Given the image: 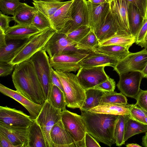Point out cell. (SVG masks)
<instances>
[{"label": "cell", "instance_id": "cell-32", "mask_svg": "<svg viewBox=\"0 0 147 147\" xmlns=\"http://www.w3.org/2000/svg\"><path fill=\"white\" fill-rule=\"evenodd\" d=\"M146 132L147 125L134 120L128 115L125 122L124 135L125 142L129 138L135 135Z\"/></svg>", "mask_w": 147, "mask_h": 147}, {"label": "cell", "instance_id": "cell-35", "mask_svg": "<svg viewBox=\"0 0 147 147\" xmlns=\"http://www.w3.org/2000/svg\"><path fill=\"white\" fill-rule=\"evenodd\" d=\"M100 42L94 32L91 30L82 40L77 43L76 47L79 49L94 51Z\"/></svg>", "mask_w": 147, "mask_h": 147}, {"label": "cell", "instance_id": "cell-15", "mask_svg": "<svg viewBox=\"0 0 147 147\" xmlns=\"http://www.w3.org/2000/svg\"><path fill=\"white\" fill-rule=\"evenodd\" d=\"M88 26L93 32L104 22L110 11L109 2L95 4L87 1Z\"/></svg>", "mask_w": 147, "mask_h": 147}, {"label": "cell", "instance_id": "cell-39", "mask_svg": "<svg viewBox=\"0 0 147 147\" xmlns=\"http://www.w3.org/2000/svg\"><path fill=\"white\" fill-rule=\"evenodd\" d=\"M129 115L134 120L147 125V112L136 104H131Z\"/></svg>", "mask_w": 147, "mask_h": 147}, {"label": "cell", "instance_id": "cell-8", "mask_svg": "<svg viewBox=\"0 0 147 147\" xmlns=\"http://www.w3.org/2000/svg\"><path fill=\"white\" fill-rule=\"evenodd\" d=\"M61 109L54 107L47 100L36 119L42 129L47 147H53L50 133L53 126L61 120Z\"/></svg>", "mask_w": 147, "mask_h": 147}, {"label": "cell", "instance_id": "cell-13", "mask_svg": "<svg viewBox=\"0 0 147 147\" xmlns=\"http://www.w3.org/2000/svg\"><path fill=\"white\" fill-rule=\"evenodd\" d=\"M117 86L120 92L125 96L136 99L140 90L143 78L141 72L131 71L119 75Z\"/></svg>", "mask_w": 147, "mask_h": 147}, {"label": "cell", "instance_id": "cell-54", "mask_svg": "<svg viewBox=\"0 0 147 147\" xmlns=\"http://www.w3.org/2000/svg\"><path fill=\"white\" fill-rule=\"evenodd\" d=\"M143 78L147 79V63L141 72Z\"/></svg>", "mask_w": 147, "mask_h": 147}, {"label": "cell", "instance_id": "cell-5", "mask_svg": "<svg viewBox=\"0 0 147 147\" xmlns=\"http://www.w3.org/2000/svg\"><path fill=\"white\" fill-rule=\"evenodd\" d=\"M30 59L47 100L53 85L51 79L52 68L50 64L49 57L42 49L33 55Z\"/></svg>", "mask_w": 147, "mask_h": 147}, {"label": "cell", "instance_id": "cell-16", "mask_svg": "<svg viewBox=\"0 0 147 147\" xmlns=\"http://www.w3.org/2000/svg\"><path fill=\"white\" fill-rule=\"evenodd\" d=\"M28 127L6 125L0 123V131L3 133L14 147H28Z\"/></svg>", "mask_w": 147, "mask_h": 147}, {"label": "cell", "instance_id": "cell-24", "mask_svg": "<svg viewBox=\"0 0 147 147\" xmlns=\"http://www.w3.org/2000/svg\"><path fill=\"white\" fill-rule=\"evenodd\" d=\"M29 39L6 40V46L0 48V61L10 63Z\"/></svg>", "mask_w": 147, "mask_h": 147}, {"label": "cell", "instance_id": "cell-14", "mask_svg": "<svg viewBox=\"0 0 147 147\" xmlns=\"http://www.w3.org/2000/svg\"><path fill=\"white\" fill-rule=\"evenodd\" d=\"M36 120L22 111L7 106L0 107V123L9 125L28 127Z\"/></svg>", "mask_w": 147, "mask_h": 147}, {"label": "cell", "instance_id": "cell-44", "mask_svg": "<svg viewBox=\"0 0 147 147\" xmlns=\"http://www.w3.org/2000/svg\"><path fill=\"white\" fill-rule=\"evenodd\" d=\"M135 5L140 10L145 20H147V0H125Z\"/></svg>", "mask_w": 147, "mask_h": 147}, {"label": "cell", "instance_id": "cell-40", "mask_svg": "<svg viewBox=\"0 0 147 147\" xmlns=\"http://www.w3.org/2000/svg\"><path fill=\"white\" fill-rule=\"evenodd\" d=\"M20 3V0H0V10L5 14L13 16Z\"/></svg>", "mask_w": 147, "mask_h": 147}, {"label": "cell", "instance_id": "cell-31", "mask_svg": "<svg viewBox=\"0 0 147 147\" xmlns=\"http://www.w3.org/2000/svg\"><path fill=\"white\" fill-rule=\"evenodd\" d=\"M86 98L81 111H86L100 105L102 97L106 92L94 88L85 90Z\"/></svg>", "mask_w": 147, "mask_h": 147}, {"label": "cell", "instance_id": "cell-34", "mask_svg": "<svg viewBox=\"0 0 147 147\" xmlns=\"http://www.w3.org/2000/svg\"><path fill=\"white\" fill-rule=\"evenodd\" d=\"M136 41V38L132 35L117 34L101 42L99 46L114 45L124 47L129 49Z\"/></svg>", "mask_w": 147, "mask_h": 147}, {"label": "cell", "instance_id": "cell-22", "mask_svg": "<svg viewBox=\"0 0 147 147\" xmlns=\"http://www.w3.org/2000/svg\"><path fill=\"white\" fill-rule=\"evenodd\" d=\"M73 0L58 9L50 19L51 28L57 31L60 30L69 21L71 20V11Z\"/></svg>", "mask_w": 147, "mask_h": 147}, {"label": "cell", "instance_id": "cell-12", "mask_svg": "<svg viewBox=\"0 0 147 147\" xmlns=\"http://www.w3.org/2000/svg\"><path fill=\"white\" fill-rule=\"evenodd\" d=\"M90 53L62 54L49 58V61L51 66L55 70L76 72L81 67L80 62Z\"/></svg>", "mask_w": 147, "mask_h": 147}, {"label": "cell", "instance_id": "cell-55", "mask_svg": "<svg viewBox=\"0 0 147 147\" xmlns=\"http://www.w3.org/2000/svg\"><path fill=\"white\" fill-rule=\"evenodd\" d=\"M127 147H142V146L136 144H129L126 145Z\"/></svg>", "mask_w": 147, "mask_h": 147}, {"label": "cell", "instance_id": "cell-27", "mask_svg": "<svg viewBox=\"0 0 147 147\" xmlns=\"http://www.w3.org/2000/svg\"><path fill=\"white\" fill-rule=\"evenodd\" d=\"M131 105L127 104H105L90 109L87 111L115 115H129Z\"/></svg>", "mask_w": 147, "mask_h": 147}, {"label": "cell", "instance_id": "cell-4", "mask_svg": "<svg viewBox=\"0 0 147 147\" xmlns=\"http://www.w3.org/2000/svg\"><path fill=\"white\" fill-rule=\"evenodd\" d=\"M56 31L51 27L32 36L9 63L15 66L30 59L36 53L43 49Z\"/></svg>", "mask_w": 147, "mask_h": 147}, {"label": "cell", "instance_id": "cell-19", "mask_svg": "<svg viewBox=\"0 0 147 147\" xmlns=\"http://www.w3.org/2000/svg\"><path fill=\"white\" fill-rule=\"evenodd\" d=\"M50 136L53 147H76L75 140L59 121L52 128Z\"/></svg>", "mask_w": 147, "mask_h": 147}, {"label": "cell", "instance_id": "cell-28", "mask_svg": "<svg viewBox=\"0 0 147 147\" xmlns=\"http://www.w3.org/2000/svg\"><path fill=\"white\" fill-rule=\"evenodd\" d=\"M68 1L62 2L33 0L32 3L38 11L50 20V18L55 12L67 3Z\"/></svg>", "mask_w": 147, "mask_h": 147}, {"label": "cell", "instance_id": "cell-51", "mask_svg": "<svg viewBox=\"0 0 147 147\" xmlns=\"http://www.w3.org/2000/svg\"><path fill=\"white\" fill-rule=\"evenodd\" d=\"M6 45L5 32L0 29V48L5 47Z\"/></svg>", "mask_w": 147, "mask_h": 147}, {"label": "cell", "instance_id": "cell-36", "mask_svg": "<svg viewBox=\"0 0 147 147\" xmlns=\"http://www.w3.org/2000/svg\"><path fill=\"white\" fill-rule=\"evenodd\" d=\"M128 115H119L114 130V138L116 146H121L125 143L124 135Z\"/></svg>", "mask_w": 147, "mask_h": 147}, {"label": "cell", "instance_id": "cell-45", "mask_svg": "<svg viewBox=\"0 0 147 147\" xmlns=\"http://www.w3.org/2000/svg\"><path fill=\"white\" fill-rule=\"evenodd\" d=\"M135 99L136 100V104L147 112V90L140 89Z\"/></svg>", "mask_w": 147, "mask_h": 147}, {"label": "cell", "instance_id": "cell-41", "mask_svg": "<svg viewBox=\"0 0 147 147\" xmlns=\"http://www.w3.org/2000/svg\"><path fill=\"white\" fill-rule=\"evenodd\" d=\"M91 30L89 26L83 25L66 35L70 40L76 44L84 37Z\"/></svg>", "mask_w": 147, "mask_h": 147}, {"label": "cell", "instance_id": "cell-43", "mask_svg": "<svg viewBox=\"0 0 147 147\" xmlns=\"http://www.w3.org/2000/svg\"><path fill=\"white\" fill-rule=\"evenodd\" d=\"M115 86V81L109 77L105 80L93 88L105 92H111L114 91Z\"/></svg>", "mask_w": 147, "mask_h": 147}, {"label": "cell", "instance_id": "cell-6", "mask_svg": "<svg viewBox=\"0 0 147 147\" xmlns=\"http://www.w3.org/2000/svg\"><path fill=\"white\" fill-rule=\"evenodd\" d=\"M76 44L68 38L66 34L56 31L43 49L47 53L50 58L62 54L88 53L93 52L78 49L76 47Z\"/></svg>", "mask_w": 147, "mask_h": 147}, {"label": "cell", "instance_id": "cell-33", "mask_svg": "<svg viewBox=\"0 0 147 147\" xmlns=\"http://www.w3.org/2000/svg\"><path fill=\"white\" fill-rule=\"evenodd\" d=\"M47 100L54 107L61 109H66V102L64 92L57 86L53 85Z\"/></svg>", "mask_w": 147, "mask_h": 147}, {"label": "cell", "instance_id": "cell-57", "mask_svg": "<svg viewBox=\"0 0 147 147\" xmlns=\"http://www.w3.org/2000/svg\"><path fill=\"white\" fill-rule=\"evenodd\" d=\"M109 2H110L111 1H112L113 0H105Z\"/></svg>", "mask_w": 147, "mask_h": 147}, {"label": "cell", "instance_id": "cell-2", "mask_svg": "<svg viewBox=\"0 0 147 147\" xmlns=\"http://www.w3.org/2000/svg\"><path fill=\"white\" fill-rule=\"evenodd\" d=\"M87 132L97 141L111 147L115 143L114 130L119 115L81 111Z\"/></svg>", "mask_w": 147, "mask_h": 147}, {"label": "cell", "instance_id": "cell-25", "mask_svg": "<svg viewBox=\"0 0 147 147\" xmlns=\"http://www.w3.org/2000/svg\"><path fill=\"white\" fill-rule=\"evenodd\" d=\"M127 13L130 33L136 38L138 32L146 20L144 19L137 7L130 3L128 2Z\"/></svg>", "mask_w": 147, "mask_h": 147}, {"label": "cell", "instance_id": "cell-48", "mask_svg": "<svg viewBox=\"0 0 147 147\" xmlns=\"http://www.w3.org/2000/svg\"><path fill=\"white\" fill-rule=\"evenodd\" d=\"M85 147H100V146L97 140L88 132L85 136Z\"/></svg>", "mask_w": 147, "mask_h": 147}, {"label": "cell", "instance_id": "cell-11", "mask_svg": "<svg viewBox=\"0 0 147 147\" xmlns=\"http://www.w3.org/2000/svg\"><path fill=\"white\" fill-rule=\"evenodd\" d=\"M147 63V50L145 48L139 52H130L120 60L113 68L119 75L131 71L142 72Z\"/></svg>", "mask_w": 147, "mask_h": 147}, {"label": "cell", "instance_id": "cell-17", "mask_svg": "<svg viewBox=\"0 0 147 147\" xmlns=\"http://www.w3.org/2000/svg\"><path fill=\"white\" fill-rule=\"evenodd\" d=\"M0 92L4 95L12 98L21 104L28 111L30 117L34 120L36 119L42 109L43 105L34 102L17 90H12L1 84H0Z\"/></svg>", "mask_w": 147, "mask_h": 147}, {"label": "cell", "instance_id": "cell-53", "mask_svg": "<svg viewBox=\"0 0 147 147\" xmlns=\"http://www.w3.org/2000/svg\"><path fill=\"white\" fill-rule=\"evenodd\" d=\"M90 2L95 4L102 3L108 2L105 0H88Z\"/></svg>", "mask_w": 147, "mask_h": 147}, {"label": "cell", "instance_id": "cell-23", "mask_svg": "<svg viewBox=\"0 0 147 147\" xmlns=\"http://www.w3.org/2000/svg\"><path fill=\"white\" fill-rule=\"evenodd\" d=\"M119 61L107 55L93 51L80 62L81 67L110 66L114 68Z\"/></svg>", "mask_w": 147, "mask_h": 147}, {"label": "cell", "instance_id": "cell-18", "mask_svg": "<svg viewBox=\"0 0 147 147\" xmlns=\"http://www.w3.org/2000/svg\"><path fill=\"white\" fill-rule=\"evenodd\" d=\"M94 32L100 43L116 34L132 35L121 28L113 17L110 10L104 22Z\"/></svg>", "mask_w": 147, "mask_h": 147}, {"label": "cell", "instance_id": "cell-56", "mask_svg": "<svg viewBox=\"0 0 147 147\" xmlns=\"http://www.w3.org/2000/svg\"><path fill=\"white\" fill-rule=\"evenodd\" d=\"M46 1H61L64 0H41Z\"/></svg>", "mask_w": 147, "mask_h": 147}, {"label": "cell", "instance_id": "cell-47", "mask_svg": "<svg viewBox=\"0 0 147 147\" xmlns=\"http://www.w3.org/2000/svg\"><path fill=\"white\" fill-rule=\"evenodd\" d=\"M13 20L12 17H11L0 12V29L5 32L9 28L10 22Z\"/></svg>", "mask_w": 147, "mask_h": 147}, {"label": "cell", "instance_id": "cell-21", "mask_svg": "<svg viewBox=\"0 0 147 147\" xmlns=\"http://www.w3.org/2000/svg\"><path fill=\"white\" fill-rule=\"evenodd\" d=\"M41 32L31 24H18L10 26L6 30V39H29Z\"/></svg>", "mask_w": 147, "mask_h": 147}, {"label": "cell", "instance_id": "cell-3", "mask_svg": "<svg viewBox=\"0 0 147 147\" xmlns=\"http://www.w3.org/2000/svg\"><path fill=\"white\" fill-rule=\"evenodd\" d=\"M54 71L62 84L66 106L72 109L80 108L85 100V90L80 85L76 75L71 73Z\"/></svg>", "mask_w": 147, "mask_h": 147}, {"label": "cell", "instance_id": "cell-38", "mask_svg": "<svg viewBox=\"0 0 147 147\" xmlns=\"http://www.w3.org/2000/svg\"><path fill=\"white\" fill-rule=\"evenodd\" d=\"M31 25L41 31L51 27L50 20L38 10L33 19Z\"/></svg>", "mask_w": 147, "mask_h": 147}, {"label": "cell", "instance_id": "cell-9", "mask_svg": "<svg viewBox=\"0 0 147 147\" xmlns=\"http://www.w3.org/2000/svg\"><path fill=\"white\" fill-rule=\"evenodd\" d=\"M71 20L59 31L67 34L83 25L88 26V17L86 0H72Z\"/></svg>", "mask_w": 147, "mask_h": 147}, {"label": "cell", "instance_id": "cell-46", "mask_svg": "<svg viewBox=\"0 0 147 147\" xmlns=\"http://www.w3.org/2000/svg\"><path fill=\"white\" fill-rule=\"evenodd\" d=\"M15 66L9 63L0 61V76L5 77L13 72Z\"/></svg>", "mask_w": 147, "mask_h": 147}, {"label": "cell", "instance_id": "cell-30", "mask_svg": "<svg viewBox=\"0 0 147 147\" xmlns=\"http://www.w3.org/2000/svg\"><path fill=\"white\" fill-rule=\"evenodd\" d=\"M94 51L106 55L119 61L130 53L129 49L125 47L114 45L99 46Z\"/></svg>", "mask_w": 147, "mask_h": 147}, {"label": "cell", "instance_id": "cell-29", "mask_svg": "<svg viewBox=\"0 0 147 147\" xmlns=\"http://www.w3.org/2000/svg\"><path fill=\"white\" fill-rule=\"evenodd\" d=\"M28 147H47L45 138L36 120L28 127Z\"/></svg>", "mask_w": 147, "mask_h": 147}, {"label": "cell", "instance_id": "cell-52", "mask_svg": "<svg viewBox=\"0 0 147 147\" xmlns=\"http://www.w3.org/2000/svg\"><path fill=\"white\" fill-rule=\"evenodd\" d=\"M142 145L145 147H147V132L142 138Z\"/></svg>", "mask_w": 147, "mask_h": 147}, {"label": "cell", "instance_id": "cell-50", "mask_svg": "<svg viewBox=\"0 0 147 147\" xmlns=\"http://www.w3.org/2000/svg\"><path fill=\"white\" fill-rule=\"evenodd\" d=\"M0 147H14L6 136L0 131Z\"/></svg>", "mask_w": 147, "mask_h": 147}, {"label": "cell", "instance_id": "cell-20", "mask_svg": "<svg viewBox=\"0 0 147 147\" xmlns=\"http://www.w3.org/2000/svg\"><path fill=\"white\" fill-rule=\"evenodd\" d=\"M110 4L111 11L118 25L131 35L128 18V2L125 0H113Z\"/></svg>", "mask_w": 147, "mask_h": 147}, {"label": "cell", "instance_id": "cell-10", "mask_svg": "<svg viewBox=\"0 0 147 147\" xmlns=\"http://www.w3.org/2000/svg\"><path fill=\"white\" fill-rule=\"evenodd\" d=\"M105 66L82 67L76 75L79 83L85 90L93 88L109 77L105 70Z\"/></svg>", "mask_w": 147, "mask_h": 147}, {"label": "cell", "instance_id": "cell-42", "mask_svg": "<svg viewBox=\"0 0 147 147\" xmlns=\"http://www.w3.org/2000/svg\"><path fill=\"white\" fill-rule=\"evenodd\" d=\"M147 32V20L145 21L138 32L136 38L135 43L142 48L147 49V41L146 36Z\"/></svg>", "mask_w": 147, "mask_h": 147}, {"label": "cell", "instance_id": "cell-7", "mask_svg": "<svg viewBox=\"0 0 147 147\" xmlns=\"http://www.w3.org/2000/svg\"><path fill=\"white\" fill-rule=\"evenodd\" d=\"M61 120L68 133L75 140L76 147H85V136L87 132L81 116L66 109L61 111Z\"/></svg>", "mask_w": 147, "mask_h": 147}, {"label": "cell", "instance_id": "cell-49", "mask_svg": "<svg viewBox=\"0 0 147 147\" xmlns=\"http://www.w3.org/2000/svg\"><path fill=\"white\" fill-rule=\"evenodd\" d=\"M51 79L53 85L57 86L64 92L61 82L59 77L54 72L53 68L51 72Z\"/></svg>", "mask_w": 147, "mask_h": 147}, {"label": "cell", "instance_id": "cell-58", "mask_svg": "<svg viewBox=\"0 0 147 147\" xmlns=\"http://www.w3.org/2000/svg\"><path fill=\"white\" fill-rule=\"evenodd\" d=\"M146 40L147 41V32L146 36Z\"/></svg>", "mask_w": 147, "mask_h": 147}, {"label": "cell", "instance_id": "cell-1", "mask_svg": "<svg viewBox=\"0 0 147 147\" xmlns=\"http://www.w3.org/2000/svg\"><path fill=\"white\" fill-rule=\"evenodd\" d=\"M12 78L17 91L34 102L43 104L46 99L30 59L15 66Z\"/></svg>", "mask_w": 147, "mask_h": 147}, {"label": "cell", "instance_id": "cell-37", "mask_svg": "<svg viewBox=\"0 0 147 147\" xmlns=\"http://www.w3.org/2000/svg\"><path fill=\"white\" fill-rule=\"evenodd\" d=\"M127 101L125 96L121 92H106L102 97L100 105L107 104H127Z\"/></svg>", "mask_w": 147, "mask_h": 147}, {"label": "cell", "instance_id": "cell-26", "mask_svg": "<svg viewBox=\"0 0 147 147\" xmlns=\"http://www.w3.org/2000/svg\"><path fill=\"white\" fill-rule=\"evenodd\" d=\"M37 10L34 7L20 2L13 16V20L18 24H31Z\"/></svg>", "mask_w": 147, "mask_h": 147}]
</instances>
